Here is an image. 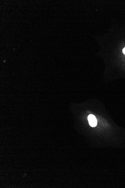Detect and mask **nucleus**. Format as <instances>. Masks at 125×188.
Masks as SVG:
<instances>
[{
    "label": "nucleus",
    "mask_w": 125,
    "mask_h": 188,
    "mask_svg": "<svg viewBox=\"0 0 125 188\" xmlns=\"http://www.w3.org/2000/svg\"><path fill=\"white\" fill-rule=\"evenodd\" d=\"M123 53L125 55V47L123 49Z\"/></svg>",
    "instance_id": "obj_2"
},
{
    "label": "nucleus",
    "mask_w": 125,
    "mask_h": 188,
    "mask_svg": "<svg viewBox=\"0 0 125 188\" xmlns=\"http://www.w3.org/2000/svg\"><path fill=\"white\" fill-rule=\"evenodd\" d=\"M88 120L89 124L92 127H95L97 124V120L96 117L92 115L88 116Z\"/></svg>",
    "instance_id": "obj_1"
}]
</instances>
